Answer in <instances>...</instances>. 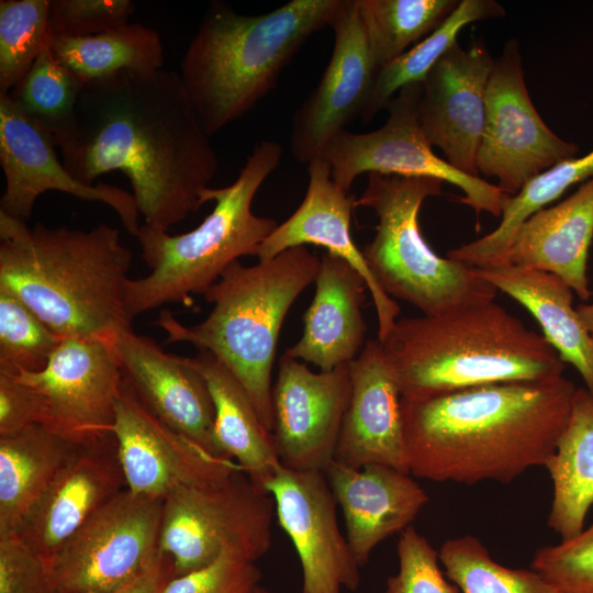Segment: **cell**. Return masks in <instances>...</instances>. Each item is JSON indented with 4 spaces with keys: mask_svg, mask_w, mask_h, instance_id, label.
<instances>
[{
    "mask_svg": "<svg viewBox=\"0 0 593 593\" xmlns=\"http://www.w3.org/2000/svg\"><path fill=\"white\" fill-rule=\"evenodd\" d=\"M79 181L121 171L145 224L168 232L203 203L219 158L179 72L120 70L86 83L56 146Z\"/></svg>",
    "mask_w": 593,
    "mask_h": 593,
    "instance_id": "6da1fadb",
    "label": "cell"
},
{
    "mask_svg": "<svg viewBox=\"0 0 593 593\" xmlns=\"http://www.w3.org/2000/svg\"><path fill=\"white\" fill-rule=\"evenodd\" d=\"M575 390L562 374L401 398L410 474L435 482L510 483L529 468L545 467Z\"/></svg>",
    "mask_w": 593,
    "mask_h": 593,
    "instance_id": "7a4b0ae2",
    "label": "cell"
},
{
    "mask_svg": "<svg viewBox=\"0 0 593 593\" xmlns=\"http://www.w3.org/2000/svg\"><path fill=\"white\" fill-rule=\"evenodd\" d=\"M132 253L120 232L47 227L0 212V289L33 311L59 338L114 340L131 328L126 291Z\"/></svg>",
    "mask_w": 593,
    "mask_h": 593,
    "instance_id": "3957f363",
    "label": "cell"
},
{
    "mask_svg": "<svg viewBox=\"0 0 593 593\" xmlns=\"http://www.w3.org/2000/svg\"><path fill=\"white\" fill-rule=\"evenodd\" d=\"M401 398L563 374L542 335L493 301L439 315L399 318L380 342Z\"/></svg>",
    "mask_w": 593,
    "mask_h": 593,
    "instance_id": "277c9868",
    "label": "cell"
},
{
    "mask_svg": "<svg viewBox=\"0 0 593 593\" xmlns=\"http://www.w3.org/2000/svg\"><path fill=\"white\" fill-rule=\"evenodd\" d=\"M340 0H291L259 14L211 2L179 75L209 136L240 119L276 86L313 34L329 26Z\"/></svg>",
    "mask_w": 593,
    "mask_h": 593,
    "instance_id": "5b68a950",
    "label": "cell"
},
{
    "mask_svg": "<svg viewBox=\"0 0 593 593\" xmlns=\"http://www.w3.org/2000/svg\"><path fill=\"white\" fill-rule=\"evenodd\" d=\"M320 261L305 246L253 266L237 260L203 294L212 310L201 323L186 326L169 310H163L154 321L166 332V343H189L222 361L270 433L271 373L281 326L293 302L315 281Z\"/></svg>",
    "mask_w": 593,
    "mask_h": 593,
    "instance_id": "8992f818",
    "label": "cell"
},
{
    "mask_svg": "<svg viewBox=\"0 0 593 593\" xmlns=\"http://www.w3.org/2000/svg\"><path fill=\"white\" fill-rule=\"evenodd\" d=\"M281 158L279 143H257L234 182L202 190V203L215 204L192 231L170 235L146 224L139 227L135 237L150 272L128 280L126 312L131 321L165 304L190 306L192 294L203 295L231 264L243 256H256L278 224L256 215L253 201Z\"/></svg>",
    "mask_w": 593,
    "mask_h": 593,
    "instance_id": "52a82bcc",
    "label": "cell"
},
{
    "mask_svg": "<svg viewBox=\"0 0 593 593\" xmlns=\"http://www.w3.org/2000/svg\"><path fill=\"white\" fill-rule=\"evenodd\" d=\"M443 183L373 172L355 203L372 209L378 217L376 234L361 250L372 277L390 298L423 315L491 302L497 291L473 267L438 256L424 239L418 213L427 198L441 194Z\"/></svg>",
    "mask_w": 593,
    "mask_h": 593,
    "instance_id": "ba28073f",
    "label": "cell"
},
{
    "mask_svg": "<svg viewBox=\"0 0 593 593\" xmlns=\"http://www.w3.org/2000/svg\"><path fill=\"white\" fill-rule=\"evenodd\" d=\"M275 512L272 496L237 469L164 500L159 550L171 560L174 577L211 563L223 551L255 562L271 546Z\"/></svg>",
    "mask_w": 593,
    "mask_h": 593,
    "instance_id": "9c48e42d",
    "label": "cell"
},
{
    "mask_svg": "<svg viewBox=\"0 0 593 593\" xmlns=\"http://www.w3.org/2000/svg\"><path fill=\"white\" fill-rule=\"evenodd\" d=\"M422 82L401 89L391 100L388 119L367 133L339 132L318 157L327 160L334 181L349 192L362 174L428 177L462 190L459 201L477 215L488 212L497 217L510 194L480 177L467 175L433 152L418 122Z\"/></svg>",
    "mask_w": 593,
    "mask_h": 593,
    "instance_id": "30bf717a",
    "label": "cell"
},
{
    "mask_svg": "<svg viewBox=\"0 0 593 593\" xmlns=\"http://www.w3.org/2000/svg\"><path fill=\"white\" fill-rule=\"evenodd\" d=\"M164 501L122 490L98 508L49 561L57 593H108L156 560Z\"/></svg>",
    "mask_w": 593,
    "mask_h": 593,
    "instance_id": "8fae6325",
    "label": "cell"
},
{
    "mask_svg": "<svg viewBox=\"0 0 593 593\" xmlns=\"http://www.w3.org/2000/svg\"><path fill=\"white\" fill-rule=\"evenodd\" d=\"M579 146L555 134L529 97L519 43L506 42L495 58L485 94V121L478 152L479 174L495 178L510 195L538 174L575 158Z\"/></svg>",
    "mask_w": 593,
    "mask_h": 593,
    "instance_id": "7c38bea8",
    "label": "cell"
},
{
    "mask_svg": "<svg viewBox=\"0 0 593 593\" xmlns=\"http://www.w3.org/2000/svg\"><path fill=\"white\" fill-rule=\"evenodd\" d=\"M114 340L60 339L43 370L14 374L37 395L41 426L77 444L112 435L123 382Z\"/></svg>",
    "mask_w": 593,
    "mask_h": 593,
    "instance_id": "4fadbf2b",
    "label": "cell"
},
{
    "mask_svg": "<svg viewBox=\"0 0 593 593\" xmlns=\"http://www.w3.org/2000/svg\"><path fill=\"white\" fill-rule=\"evenodd\" d=\"M112 434L125 488L138 496L164 501L181 488L211 484L240 469L160 422L124 377Z\"/></svg>",
    "mask_w": 593,
    "mask_h": 593,
    "instance_id": "5bb4252c",
    "label": "cell"
},
{
    "mask_svg": "<svg viewBox=\"0 0 593 593\" xmlns=\"http://www.w3.org/2000/svg\"><path fill=\"white\" fill-rule=\"evenodd\" d=\"M264 489L275 501L278 522L299 556L301 593L356 591L360 566L337 522V502L324 471L281 466Z\"/></svg>",
    "mask_w": 593,
    "mask_h": 593,
    "instance_id": "9a60e30c",
    "label": "cell"
},
{
    "mask_svg": "<svg viewBox=\"0 0 593 593\" xmlns=\"http://www.w3.org/2000/svg\"><path fill=\"white\" fill-rule=\"evenodd\" d=\"M348 365L312 371L287 351L272 387V438L283 467L324 471L335 460L350 398Z\"/></svg>",
    "mask_w": 593,
    "mask_h": 593,
    "instance_id": "2e32d148",
    "label": "cell"
},
{
    "mask_svg": "<svg viewBox=\"0 0 593 593\" xmlns=\"http://www.w3.org/2000/svg\"><path fill=\"white\" fill-rule=\"evenodd\" d=\"M0 165L5 186L0 212L26 222L36 199L55 190L110 206L133 236L139 231L138 209L131 192L98 182L77 180L58 160L48 135L32 122L5 93H0Z\"/></svg>",
    "mask_w": 593,
    "mask_h": 593,
    "instance_id": "e0dca14e",
    "label": "cell"
},
{
    "mask_svg": "<svg viewBox=\"0 0 593 593\" xmlns=\"http://www.w3.org/2000/svg\"><path fill=\"white\" fill-rule=\"evenodd\" d=\"M494 61L482 38L467 49L457 42L427 74L418 101V122L429 144L451 166L475 177Z\"/></svg>",
    "mask_w": 593,
    "mask_h": 593,
    "instance_id": "ac0fdd59",
    "label": "cell"
},
{
    "mask_svg": "<svg viewBox=\"0 0 593 593\" xmlns=\"http://www.w3.org/2000/svg\"><path fill=\"white\" fill-rule=\"evenodd\" d=\"M329 26L334 46L327 67L292 116L291 154L306 165L318 157L349 122L360 116L378 71L356 0H340Z\"/></svg>",
    "mask_w": 593,
    "mask_h": 593,
    "instance_id": "d6986e66",
    "label": "cell"
},
{
    "mask_svg": "<svg viewBox=\"0 0 593 593\" xmlns=\"http://www.w3.org/2000/svg\"><path fill=\"white\" fill-rule=\"evenodd\" d=\"M124 489L113 434L78 444L18 534L49 563L79 527Z\"/></svg>",
    "mask_w": 593,
    "mask_h": 593,
    "instance_id": "ffe728a7",
    "label": "cell"
},
{
    "mask_svg": "<svg viewBox=\"0 0 593 593\" xmlns=\"http://www.w3.org/2000/svg\"><path fill=\"white\" fill-rule=\"evenodd\" d=\"M114 346L123 377L143 405L171 429L221 456L214 440L213 400L188 357L165 353L132 328L121 331Z\"/></svg>",
    "mask_w": 593,
    "mask_h": 593,
    "instance_id": "44dd1931",
    "label": "cell"
},
{
    "mask_svg": "<svg viewBox=\"0 0 593 593\" xmlns=\"http://www.w3.org/2000/svg\"><path fill=\"white\" fill-rule=\"evenodd\" d=\"M309 184L299 208L261 243L259 260L307 244L324 247L351 267L365 279L378 321V339L382 342L393 328L400 306L372 277L362 251L356 246L350 222L356 198L343 190L333 179L329 164L316 157L307 164Z\"/></svg>",
    "mask_w": 593,
    "mask_h": 593,
    "instance_id": "7402d4cb",
    "label": "cell"
},
{
    "mask_svg": "<svg viewBox=\"0 0 593 593\" xmlns=\"http://www.w3.org/2000/svg\"><path fill=\"white\" fill-rule=\"evenodd\" d=\"M348 367L351 390L335 460L354 468L384 465L410 473L401 394L380 340H367Z\"/></svg>",
    "mask_w": 593,
    "mask_h": 593,
    "instance_id": "603a6c76",
    "label": "cell"
},
{
    "mask_svg": "<svg viewBox=\"0 0 593 593\" xmlns=\"http://www.w3.org/2000/svg\"><path fill=\"white\" fill-rule=\"evenodd\" d=\"M324 472L344 516L345 536L360 567L382 540L410 527L429 501L410 473L389 466L354 468L334 460Z\"/></svg>",
    "mask_w": 593,
    "mask_h": 593,
    "instance_id": "cb8c5ba5",
    "label": "cell"
},
{
    "mask_svg": "<svg viewBox=\"0 0 593 593\" xmlns=\"http://www.w3.org/2000/svg\"><path fill=\"white\" fill-rule=\"evenodd\" d=\"M314 282L302 336L286 351L331 371L356 359L367 343L362 306L368 287L354 267L329 253L322 255Z\"/></svg>",
    "mask_w": 593,
    "mask_h": 593,
    "instance_id": "d4e9b609",
    "label": "cell"
},
{
    "mask_svg": "<svg viewBox=\"0 0 593 593\" xmlns=\"http://www.w3.org/2000/svg\"><path fill=\"white\" fill-rule=\"evenodd\" d=\"M592 238L593 177L566 200L532 215L517 231L507 262L553 273L588 300Z\"/></svg>",
    "mask_w": 593,
    "mask_h": 593,
    "instance_id": "484cf974",
    "label": "cell"
},
{
    "mask_svg": "<svg viewBox=\"0 0 593 593\" xmlns=\"http://www.w3.org/2000/svg\"><path fill=\"white\" fill-rule=\"evenodd\" d=\"M474 271L529 311L545 339L578 370L593 395V338L572 305L573 290L553 273L511 262Z\"/></svg>",
    "mask_w": 593,
    "mask_h": 593,
    "instance_id": "4316f807",
    "label": "cell"
},
{
    "mask_svg": "<svg viewBox=\"0 0 593 593\" xmlns=\"http://www.w3.org/2000/svg\"><path fill=\"white\" fill-rule=\"evenodd\" d=\"M188 359L204 377L213 400L219 454L235 461L264 489L282 466L272 434L262 425L245 389L222 361L209 351H198Z\"/></svg>",
    "mask_w": 593,
    "mask_h": 593,
    "instance_id": "83f0119b",
    "label": "cell"
},
{
    "mask_svg": "<svg viewBox=\"0 0 593 593\" xmlns=\"http://www.w3.org/2000/svg\"><path fill=\"white\" fill-rule=\"evenodd\" d=\"M552 481L548 526L561 540L584 529L593 506V395L575 390L570 416L556 450L547 461Z\"/></svg>",
    "mask_w": 593,
    "mask_h": 593,
    "instance_id": "f1b7e54d",
    "label": "cell"
},
{
    "mask_svg": "<svg viewBox=\"0 0 593 593\" xmlns=\"http://www.w3.org/2000/svg\"><path fill=\"white\" fill-rule=\"evenodd\" d=\"M77 445L41 425L0 438V536L18 534Z\"/></svg>",
    "mask_w": 593,
    "mask_h": 593,
    "instance_id": "f546056e",
    "label": "cell"
},
{
    "mask_svg": "<svg viewBox=\"0 0 593 593\" xmlns=\"http://www.w3.org/2000/svg\"><path fill=\"white\" fill-rule=\"evenodd\" d=\"M593 177V150L560 163L530 178L510 195L499 226L479 239L447 253V257L473 268L507 262L508 251L519 227L535 213L558 199L568 188Z\"/></svg>",
    "mask_w": 593,
    "mask_h": 593,
    "instance_id": "4dcf8cb0",
    "label": "cell"
},
{
    "mask_svg": "<svg viewBox=\"0 0 593 593\" xmlns=\"http://www.w3.org/2000/svg\"><path fill=\"white\" fill-rule=\"evenodd\" d=\"M49 47L83 86L124 69L156 71L165 60L158 32L139 23L92 36H51Z\"/></svg>",
    "mask_w": 593,
    "mask_h": 593,
    "instance_id": "1f68e13d",
    "label": "cell"
},
{
    "mask_svg": "<svg viewBox=\"0 0 593 593\" xmlns=\"http://www.w3.org/2000/svg\"><path fill=\"white\" fill-rule=\"evenodd\" d=\"M505 15L494 0H461L449 16L429 35L404 54L378 69L360 118L370 122L387 109L406 86L423 82L440 57L456 44L458 34L468 24Z\"/></svg>",
    "mask_w": 593,
    "mask_h": 593,
    "instance_id": "d6a6232c",
    "label": "cell"
},
{
    "mask_svg": "<svg viewBox=\"0 0 593 593\" xmlns=\"http://www.w3.org/2000/svg\"><path fill=\"white\" fill-rule=\"evenodd\" d=\"M377 69L394 60L435 31L458 0H356Z\"/></svg>",
    "mask_w": 593,
    "mask_h": 593,
    "instance_id": "836d02e7",
    "label": "cell"
},
{
    "mask_svg": "<svg viewBox=\"0 0 593 593\" xmlns=\"http://www.w3.org/2000/svg\"><path fill=\"white\" fill-rule=\"evenodd\" d=\"M82 82L53 54L49 45L9 93L13 103L52 139L55 147L69 133Z\"/></svg>",
    "mask_w": 593,
    "mask_h": 593,
    "instance_id": "e575fe53",
    "label": "cell"
},
{
    "mask_svg": "<svg viewBox=\"0 0 593 593\" xmlns=\"http://www.w3.org/2000/svg\"><path fill=\"white\" fill-rule=\"evenodd\" d=\"M438 555L445 574L463 593H563L534 569L497 563L472 535L446 540Z\"/></svg>",
    "mask_w": 593,
    "mask_h": 593,
    "instance_id": "d590c367",
    "label": "cell"
},
{
    "mask_svg": "<svg viewBox=\"0 0 593 593\" xmlns=\"http://www.w3.org/2000/svg\"><path fill=\"white\" fill-rule=\"evenodd\" d=\"M51 0L0 1V93H9L49 45Z\"/></svg>",
    "mask_w": 593,
    "mask_h": 593,
    "instance_id": "8d00e7d4",
    "label": "cell"
},
{
    "mask_svg": "<svg viewBox=\"0 0 593 593\" xmlns=\"http://www.w3.org/2000/svg\"><path fill=\"white\" fill-rule=\"evenodd\" d=\"M59 342L22 301L0 289V372L43 370Z\"/></svg>",
    "mask_w": 593,
    "mask_h": 593,
    "instance_id": "74e56055",
    "label": "cell"
},
{
    "mask_svg": "<svg viewBox=\"0 0 593 593\" xmlns=\"http://www.w3.org/2000/svg\"><path fill=\"white\" fill-rule=\"evenodd\" d=\"M532 569L563 593H593V523L572 538L539 548Z\"/></svg>",
    "mask_w": 593,
    "mask_h": 593,
    "instance_id": "f35d334b",
    "label": "cell"
},
{
    "mask_svg": "<svg viewBox=\"0 0 593 593\" xmlns=\"http://www.w3.org/2000/svg\"><path fill=\"white\" fill-rule=\"evenodd\" d=\"M396 552L399 569L383 593H458L439 568L438 551L412 525L401 533Z\"/></svg>",
    "mask_w": 593,
    "mask_h": 593,
    "instance_id": "ab89813d",
    "label": "cell"
},
{
    "mask_svg": "<svg viewBox=\"0 0 593 593\" xmlns=\"http://www.w3.org/2000/svg\"><path fill=\"white\" fill-rule=\"evenodd\" d=\"M135 11L131 0H51V36H92L128 22Z\"/></svg>",
    "mask_w": 593,
    "mask_h": 593,
    "instance_id": "60d3db41",
    "label": "cell"
},
{
    "mask_svg": "<svg viewBox=\"0 0 593 593\" xmlns=\"http://www.w3.org/2000/svg\"><path fill=\"white\" fill-rule=\"evenodd\" d=\"M255 562L230 551H223L211 563L171 577L161 593H249L261 580Z\"/></svg>",
    "mask_w": 593,
    "mask_h": 593,
    "instance_id": "b9f144b4",
    "label": "cell"
},
{
    "mask_svg": "<svg viewBox=\"0 0 593 593\" xmlns=\"http://www.w3.org/2000/svg\"><path fill=\"white\" fill-rule=\"evenodd\" d=\"M0 593H57L47 561L19 534L0 536Z\"/></svg>",
    "mask_w": 593,
    "mask_h": 593,
    "instance_id": "7bdbcfd3",
    "label": "cell"
},
{
    "mask_svg": "<svg viewBox=\"0 0 593 593\" xmlns=\"http://www.w3.org/2000/svg\"><path fill=\"white\" fill-rule=\"evenodd\" d=\"M41 422L35 392L16 376L0 372V438L19 435Z\"/></svg>",
    "mask_w": 593,
    "mask_h": 593,
    "instance_id": "ee69618b",
    "label": "cell"
},
{
    "mask_svg": "<svg viewBox=\"0 0 593 593\" xmlns=\"http://www.w3.org/2000/svg\"><path fill=\"white\" fill-rule=\"evenodd\" d=\"M174 577L172 562L161 551L154 563L138 578L108 593H161L167 581Z\"/></svg>",
    "mask_w": 593,
    "mask_h": 593,
    "instance_id": "f6af8a7d",
    "label": "cell"
},
{
    "mask_svg": "<svg viewBox=\"0 0 593 593\" xmlns=\"http://www.w3.org/2000/svg\"><path fill=\"white\" fill-rule=\"evenodd\" d=\"M577 312L585 328L593 338V302L590 304H580Z\"/></svg>",
    "mask_w": 593,
    "mask_h": 593,
    "instance_id": "bcb514c9",
    "label": "cell"
},
{
    "mask_svg": "<svg viewBox=\"0 0 593 593\" xmlns=\"http://www.w3.org/2000/svg\"><path fill=\"white\" fill-rule=\"evenodd\" d=\"M249 593H273V592L258 584Z\"/></svg>",
    "mask_w": 593,
    "mask_h": 593,
    "instance_id": "7dc6e473",
    "label": "cell"
}]
</instances>
